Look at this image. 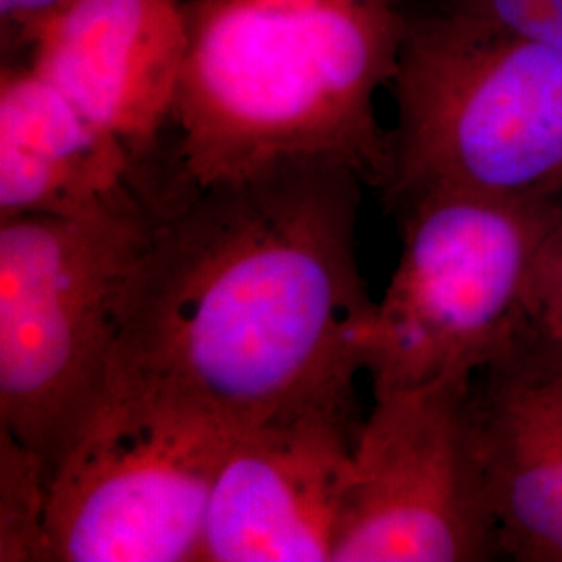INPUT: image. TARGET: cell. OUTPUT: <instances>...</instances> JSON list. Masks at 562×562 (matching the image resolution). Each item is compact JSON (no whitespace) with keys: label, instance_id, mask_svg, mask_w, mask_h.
<instances>
[{"label":"cell","instance_id":"obj_2","mask_svg":"<svg viewBox=\"0 0 562 562\" xmlns=\"http://www.w3.org/2000/svg\"><path fill=\"white\" fill-rule=\"evenodd\" d=\"M183 20L173 132L196 188L322 159L385 190L375 99L398 71L404 0H183Z\"/></svg>","mask_w":562,"mask_h":562},{"label":"cell","instance_id":"obj_14","mask_svg":"<svg viewBox=\"0 0 562 562\" xmlns=\"http://www.w3.org/2000/svg\"><path fill=\"white\" fill-rule=\"evenodd\" d=\"M517 350L562 361V223L552 234L538 265Z\"/></svg>","mask_w":562,"mask_h":562},{"label":"cell","instance_id":"obj_9","mask_svg":"<svg viewBox=\"0 0 562 562\" xmlns=\"http://www.w3.org/2000/svg\"><path fill=\"white\" fill-rule=\"evenodd\" d=\"M194 190L180 159H142L30 63L2 65L0 220L161 222Z\"/></svg>","mask_w":562,"mask_h":562},{"label":"cell","instance_id":"obj_3","mask_svg":"<svg viewBox=\"0 0 562 562\" xmlns=\"http://www.w3.org/2000/svg\"><path fill=\"white\" fill-rule=\"evenodd\" d=\"M392 92V211L427 190L562 194V48L406 7Z\"/></svg>","mask_w":562,"mask_h":562},{"label":"cell","instance_id":"obj_5","mask_svg":"<svg viewBox=\"0 0 562 562\" xmlns=\"http://www.w3.org/2000/svg\"><path fill=\"white\" fill-rule=\"evenodd\" d=\"M157 223L0 220V429L50 475L106 390L125 285Z\"/></svg>","mask_w":562,"mask_h":562},{"label":"cell","instance_id":"obj_13","mask_svg":"<svg viewBox=\"0 0 562 562\" xmlns=\"http://www.w3.org/2000/svg\"><path fill=\"white\" fill-rule=\"evenodd\" d=\"M404 4L483 21L562 48V0H404Z\"/></svg>","mask_w":562,"mask_h":562},{"label":"cell","instance_id":"obj_16","mask_svg":"<svg viewBox=\"0 0 562 562\" xmlns=\"http://www.w3.org/2000/svg\"><path fill=\"white\" fill-rule=\"evenodd\" d=\"M554 364H557V371H559V375H561L562 380V361L554 362Z\"/></svg>","mask_w":562,"mask_h":562},{"label":"cell","instance_id":"obj_6","mask_svg":"<svg viewBox=\"0 0 562 562\" xmlns=\"http://www.w3.org/2000/svg\"><path fill=\"white\" fill-rule=\"evenodd\" d=\"M238 431L178 398L109 383L53 469L46 562L201 561Z\"/></svg>","mask_w":562,"mask_h":562},{"label":"cell","instance_id":"obj_12","mask_svg":"<svg viewBox=\"0 0 562 562\" xmlns=\"http://www.w3.org/2000/svg\"><path fill=\"white\" fill-rule=\"evenodd\" d=\"M50 469L0 429V561L46 562Z\"/></svg>","mask_w":562,"mask_h":562},{"label":"cell","instance_id":"obj_10","mask_svg":"<svg viewBox=\"0 0 562 562\" xmlns=\"http://www.w3.org/2000/svg\"><path fill=\"white\" fill-rule=\"evenodd\" d=\"M183 0H71L25 63L142 159H180L173 111Z\"/></svg>","mask_w":562,"mask_h":562},{"label":"cell","instance_id":"obj_8","mask_svg":"<svg viewBox=\"0 0 562 562\" xmlns=\"http://www.w3.org/2000/svg\"><path fill=\"white\" fill-rule=\"evenodd\" d=\"M362 417L329 402L244 427L213 487L201 561L331 562Z\"/></svg>","mask_w":562,"mask_h":562},{"label":"cell","instance_id":"obj_7","mask_svg":"<svg viewBox=\"0 0 562 562\" xmlns=\"http://www.w3.org/2000/svg\"><path fill=\"white\" fill-rule=\"evenodd\" d=\"M473 378L373 392L331 562L496 559L471 413Z\"/></svg>","mask_w":562,"mask_h":562},{"label":"cell","instance_id":"obj_4","mask_svg":"<svg viewBox=\"0 0 562 562\" xmlns=\"http://www.w3.org/2000/svg\"><path fill=\"white\" fill-rule=\"evenodd\" d=\"M402 250L361 344L373 392L475 378L519 348L562 194L427 190L392 209Z\"/></svg>","mask_w":562,"mask_h":562},{"label":"cell","instance_id":"obj_11","mask_svg":"<svg viewBox=\"0 0 562 562\" xmlns=\"http://www.w3.org/2000/svg\"><path fill=\"white\" fill-rule=\"evenodd\" d=\"M471 413L496 559L562 562V380L515 350L482 369Z\"/></svg>","mask_w":562,"mask_h":562},{"label":"cell","instance_id":"obj_15","mask_svg":"<svg viewBox=\"0 0 562 562\" xmlns=\"http://www.w3.org/2000/svg\"><path fill=\"white\" fill-rule=\"evenodd\" d=\"M71 0H0L2 65L25 63L46 23Z\"/></svg>","mask_w":562,"mask_h":562},{"label":"cell","instance_id":"obj_1","mask_svg":"<svg viewBox=\"0 0 562 562\" xmlns=\"http://www.w3.org/2000/svg\"><path fill=\"white\" fill-rule=\"evenodd\" d=\"M362 186L340 162L302 159L196 188L130 273L109 383L238 429L357 402L375 308L357 255Z\"/></svg>","mask_w":562,"mask_h":562}]
</instances>
